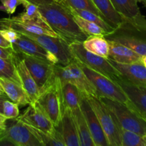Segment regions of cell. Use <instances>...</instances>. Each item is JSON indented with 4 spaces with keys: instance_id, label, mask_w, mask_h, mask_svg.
<instances>
[{
    "instance_id": "obj_16",
    "label": "cell",
    "mask_w": 146,
    "mask_h": 146,
    "mask_svg": "<svg viewBox=\"0 0 146 146\" xmlns=\"http://www.w3.org/2000/svg\"><path fill=\"white\" fill-rule=\"evenodd\" d=\"M13 63L15 66L17 74L19 77L21 86L28 96L30 102L31 104L35 103L39 96V88L37 86L32 76L29 71L24 60L20 57L17 52H16Z\"/></svg>"
},
{
    "instance_id": "obj_17",
    "label": "cell",
    "mask_w": 146,
    "mask_h": 146,
    "mask_svg": "<svg viewBox=\"0 0 146 146\" xmlns=\"http://www.w3.org/2000/svg\"><path fill=\"white\" fill-rule=\"evenodd\" d=\"M56 128L61 133L66 146H80L76 123L71 110L63 108L61 122Z\"/></svg>"
},
{
    "instance_id": "obj_42",
    "label": "cell",
    "mask_w": 146,
    "mask_h": 146,
    "mask_svg": "<svg viewBox=\"0 0 146 146\" xmlns=\"http://www.w3.org/2000/svg\"><path fill=\"white\" fill-rule=\"evenodd\" d=\"M141 64L146 68V55L142 56V57H141Z\"/></svg>"
},
{
    "instance_id": "obj_2",
    "label": "cell",
    "mask_w": 146,
    "mask_h": 146,
    "mask_svg": "<svg viewBox=\"0 0 146 146\" xmlns=\"http://www.w3.org/2000/svg\"><path fill=\"white\" fill-rule=\"evenodd\" d=\"M133 50L141 56L146 55V19L142 14L133 19H126L112 32L104 36Z\"/></svg>"
},
{
    "instance_id": "obj_47",
    "label": "cell",
    "mask_w": 146,
    "mask_h": 146,
    "mask_svg": "<svg viewBox=\"0 0 146 146\" xmlns=\"http://www.w3.org/2000/svg\"><path fill=\"white\" fill-rule=\"evenodd\" d=\"M2 131H4V130H0V135H1V132H2Z\"/></svg>"
},
{
    "instance_id": "obj_6",
    "label": "cell",
    "mask_w": 146,
    "mask_h": 146,
    "mask_svg": "<svg viewBox=\"0 0 146 146\" xmlns=\"http://www.w3.org/2000/svg\"><path fill=\"white\" fill-rule=\"evenodd\" d=\"M86 98L99 121L110 146H122L121 128L111 111L98 97L88 96Z\"/></svg>"
},
{
    "instance_id": "obj_14",
    "label": "cell",
    "mask_w": 146,
    "mask_h": 146,
    "mask_svg": "<svg viewBox=\"0 0 146 146\" xmlns=\"http://www.w3.org/2000/svg\"><path fill=\"white\" fill-rule=\"evenodd\" d=\"M12 48L16 52L31 56L39 59L58 64V60L53 54L37 44L36 41L19 33V38L12 43Z\"/></svg>"
},
{
    "instance_id": "obj_22",
    "label": "cell",
    "mask_w": 146,
    "mask_h": 146,
    "mask_svg": "<svg viewBox=\"0 0 146 146\" xmlns=\"http://www.w3.org/2000/svg\"><path fill=\"white\" fill-rule=\"evenodd\" d=\"M61 98L63 108L74 111L80 108L81 92L73 84L66 83L61 86Z\"/></svg>"
},
{
    "instance_id": "obj_31",
    "label": "cell",
    "mask_w": 146,
    "mask_h": 146,
    "mask_svg": "<svg viewBox=\"0 0 146 146\" xmlns=\"http://www.w3.org/2000/svg\"><path fill=\"white\" fill-rule=\"evenodd\" d=\"M65 1L66 5L69 8L72 9L86 10V11H91V12L99 16L105 20L104 16L100 12L99 10L97 9L92 0H65Z\"/></svg>"
},
{
    "instance_id": "obj_5",
    "label": "cell",
    "mask_w": 146,
    "mask_h": 146,
    "mask_svg": "<svg viewBox=\"0 0 146 146\" xmlns=\"http://www.w3.org/2000/svg\"><path fill=\"white\" fill-rule=\"evenodd\" d=\"M70 48L74 58L83 65L108 77L115 82L122 78L119 71L111 64L108 58L88 51L84 48L83 43H73L70 44Z\"/></svg>"
},
{
    "instance_id": "obj_13",
    "label": "cell",
    "mask_w": 146,
    "mask_h": 146,
    "mask_svg": "<svg viewBox=\"0 0 146 146\" xmlns=\"http://www.w3.org/2000/svg\"><path fill=\"white\" fill-rule=\"evenodd\" d=\"M14 122L2 131L1 135L12 140L19 146H44L40 140L31 132L27 125L15 118Z\"/></svg>"
},
{
    "instance_id": "obj_11",
    "label": "cell",
    "mask_w": 146,
    "mask_h": 146,
    "mask_svg": "<svg viewBox=\"0 0 146 146\" xmlns=\"http://www.w3.org/2000/svg\"><path fill=\"white\" fill-rule=\"evenodd\" d=\"M80 109L82 112L87 126L96 146H110L96 115L93 111L86 97L81 93Z\"/></svg>"
},
{
    "instance_id": "obj_43",
    "label": "cell",
    "mask_w": 146,
    "mask_h": 146,
    "mask_svg": "<svg viewBox=\"0 0 146 146\" xmlns=\"http://www.w3.org/2000/svg\"><path fill=\"white\" fill-rule=\"evenodd\" d=\"M135 1H136L137 3L139 2V3H141V4H143V5L144 6V7L146 8V0H135Z\"/></svg>"
},
{
    "instance_id": "obj_41",
    "label": "cell",
    "mask_w": 146,
    "mask_h": 146,
    "mask_svg": "<svg viewBox=\"0 0 146 146\" xmlns=\"http://www.w3.org/2000/svg\"><path fill=\"white\" fill-rule=\"evenodd\" d=\"M6 99H9L8 97L6 96H1L0 95V113L2 114L3 112V103Z\"/></svg>"
},
{
    "instance_id": "obj_19",
    "label": "cell",
    "mask_w": 146,
    "mask_h": 146,
    "mask_svg": "<svg viewBox=\"0 0 146 146\" xmlns=\"http://www.w3.org/2000/svg\"><path fill=\"white\" fill-rule=\"evenodd\" d=\"M108 59L123 64H141L142 56L137 54L133 50L115 41H108Z\"/></svg>"
},
{
    "instance_id": "obj_21",
    "label": "cell",
    "mask_w": 146,
    "mask_h": 146,
    "mask_svg": "<svg viewBox=\"0 0 146 146\" xmlns=\"http://www.w3.org/2000/svg\"><path fill=\"white\" fill-rule=\"evenodd\" d=\"M106 21L115 29L125 21V18L121 15L111 4L110 0H92Z\"/></svg>"
},
{
    "instance_id": "obj_30",
    "label": "cell",
    "mask_w": 146,
    "mask_h": 146,
    "mask_svg": "<svg viewBox=\"0 0 146 146\" xmlns=\"http://www.w3.org/2000/svg\"><path fill=\"white\" fill-rule=\"evenodd\" d=\"M21 5L24 7V11L17 16L19 19L24 21L39 20L43 19L41 13L38 11V5H36L27 0H21Z\"/></svg>"
},
{
    "instance_id": "obj_40",
    "label": "cell",
    "mask_w": 146,
    "mask_h": 146,
    "mask_svg": "<svg viewBox=\"0 0 146 146\" xmlns=\"http://www.w3.org/2000/svg\"><path fill=\"white\" fill-rule=\"evenodd\" d=\"M7 118L3 114L0 113V130H5L7 128Z\"/></svg>"
},
{
    "instance_id": "obj_35",
    "label": "cell",
    "mask_w": 146,
    "mask_h": 146,
    "mask_svg": "<svg viewBox=\"0 0 146 146\" xmlns=\"http://www.w3.org/2000/svg\"><path fill=\"white\" fill-rule=\"evenodd\" d=\"M0 34L4 39L7 40L11 44L14 43L19 38V33L17 32L15 30L11 29H6L1 30Z\"/></svg>"
},
{
    "instance_id": "obj_27",
    "label": "cell",
    "mask_w": 146,
    "mask_h": 146,
    "mask_svg": "<svg viewBox=\"0 0 146 146\" xmlns=\"http://www.w3.org/2000/svg\"><path fill=\"white\" fill-rule=\"evenodd\" d=\"M72 14L74 21H76L77 25L81 29V31L88 36H106L108 34L107 31H106L104 29H102L95 23L84 19L76 14Z\"/></svg>"
},
{
    "instance_id": "obj_45",
    "label": "cell",
    "mask_w": 146,
    "mask_h": 146,
    "mask_svg": "<svg viewBox=\"0 0 146 146\" xmlns=\"http://www.w3.org/2000/svg\"><path fill=\"white\" fill-rule=\"evenodd\" d=\"M54 1H56V2H58V3H60V4H64V5H66L65 0H54Z\"/></svg>"
},
{
    "instance_id": "obj_44",
    "label": "cell",
    "mask_w": 146,
    "mask_h": 146,
    "mask_svg": "<svg viewBox=\"0 0 146 146\" xmlns=\"http://www.w3.org/2000/svg\"><path fill=\"white\" fill-rule=\"evenodd\" d=\"M0 95H1V96H6L5 93H4V89H3V88H2V86H1V84H0Z\"/></svg>"
},
{
    "instance_id": "obj_9",
    "label": "cell",
    "mask_w": 146,
    "mask_h": 146,
    "mask_svg": "<svg viewBox=\"0 0 146 146\" xmlns=\"http://www.w3.org/2000/svg\"><path fill=\"white\" fill-rule=\"evenodd\" d=\"M22 34L36 41L46 51L53 54L58 60V65L65 66L75 59L69 44L60 37L48 35Z\"/></svg>"
},
{
    "instance_id": "obj_26",
    "label": "cell",
    "mask_w": 146,
    "mask_h": 146,
    "mask_svg": "<svg viewBox=\"0 0 146 146\" xmlns=\"http://www.w3.org/2000/svg\"><path fill=\"white\" fill-rule=\"evenodd\" d=\"M27 127L40 140L44 146H66L62 135L56 128L51 133H46L29 125Z\"/></svg>"
},
{
    "instance_id": "obj_46",
    "label": "cell",
    "mask_w": 146,
    "mask_h": 146,
    "mask_svg": "<svg viewBox=\"0 0 146 146\" xmlns=\"http://www.w3.org/2000/svg\"><path fill=\"white\" fill-rule=\"evenodd\" d=\"M143 118H144V119H145V121H146V115H143Z\"/></svg>"
},
{
    "instance_id": "obj_48",
    "label": "cell",
    "mask_w": 146,
    "mask_h": 146,
    "mask_svg": "<svg viewBox=\"0 0 146 146\" xmlns=\"http://www.w3.org/2000/svg\"><path fill=\"white\" fill-rule=\"evenodd\" d=\"M145 138H146V135H145Z\"/></svg>"
},
{
    "instance_id": "obj_4",
    "label": "cell",
    "mask_w": 146,
    "mask_h": 146,
    "mask_svg": "<svg viewBox=\"0 0 146 146\" xmlns=\"http://www.w3.org/2000/svg\"><path fill=\"white\" fill-rule=\"evenodd\" d=\"M54 77L61 86L66 83H70L75 86L85 96L98 97L94 85L87 78L76 59L65 66L55 64Z\"/></svg>"
},
{
    "instance_id": "obj_36",
    "label": "cell",
    "mask_w": 146,
    "mask_h": 146,
    "mask_svg": "<svg viewBox=\"0 0 146 146\" xmlns=\"http://www.w3.org/2000/svg\"><path fill=\"white\" fill-rule=\"evenodd\" d=\"M15 54L16 51L13 48H4L0 46V58L13 62Z\"/></svg>"
},
{
    "instance_id": "obj_29",
    "label": "cell",
    "mask_w": 146,
    "mask_h": 146,
    "mask_svg": "<svg viewBox=\"0 0 146 146\" xmlns=\"http://www.w3.org/2000/svg\"><path fill=\"white\" fill-rule=\"evenodd\" d=\"M0 78H7L21 86L14 63L1 58H0Z\"/></svg>"
},
{
    "instance_id": "obj_1",
    "label": "cell",
    "mask_w": 146,
    "mask_h": 146,
    "mask_svg": "<svg viewBox=\"0 0 146 146\" xmlns=\"http://www.w3.org/2000/svg\"><path fill=\"white\" fill-rule=\"evenodd\" d=\"M38 8L50 28L69 45L73 43H83L87 38L88 36L77 25L67 6L54 1L38 5Z\"/></svg>"
},
{
    "instance_id": "obj_39",
    "label": "cell",
    "mask_w": 146,
    "mask_h": 146,
    "mask_svg": "<svg viewBox=\"0 0 146 146\" xmlns=\"http://www.w3.org/2000/svg\"><path fill=\"white\" fill-rule=\"evenodd\" d=\"M0 46L4 47V48H12V44L4 39L1 34H0Z\"/></svg>"
},
{
    "instance_id": "obj_12",
    "label": "cell",
    "mask_w": 146,
    "mask_h": 146,
    "mask_svg": "<svg viewBox=\"0 0 146 146\" xmlns=\"http://www.w3.org/2000/svg\"><path fill=\"white\" fill-rule=\"evenodd\" d=\"M16 119L46 133H51L56 129L52 122L36 103L29 104L24 113Z\"/></svg>"
},
{
    "instance_id": "obj_10",
    "label": "cell",
    "mask_w": 146,
    "mask_h": 146,
    "mask_svg": "<svg viewBox=\"0 0 146 146\" xmlns=\"http://www.w3.org/2000/svg\"><path fill=\"white\" fill-rule=\"evenodd\" d=\"M18 54L24 60L29 71L32 76L37 86L39 88L40 93V91L47 86L51 81L54 74L55 64L21 53Z\"/></svg>"
},
{
    "instance_id": "obj_34",
    "label": "cell",
    "mask_w": 146,
    "mask_h": 146,
    "mask_svg": "<svg viewBox=\"0 0 146 146\" xmlns=\"http://www.w3.org/2000/svg\"><path fill=\"white\" fill-rule=\"evenodd\" d=\"M0 10L5 11L9 15L14 14L18 6L21 5V0H0Z\"/></svg>"
},
{
    "instance_id": "obj_7",
    "label": "cell",
    "mask_w": 146,
    "mask_h": 146,
    "mask_svg": "<svg viewBox=\"0 0 146 146\" xmlns=\"http://www.w3.org/2000/svg\"><path fill=\"white\" fill-rule=\"evenodd\" d=\"M78 63L87 78L94 85L98 98H106L125 104H130L126 94L116 82L88 68L78 61Z\"/></svg>"
},
{
    "instance_id": "obj_20",
    "label": "cell",
    "mask_w": 146,
    "mask_h": 146,
    "mask_svg": "<svg viewBox=\"0 0 146 146\" xmlns=\"http://www.w3.org/2000/svg\"><path fill=\"white\" fill-rule=\"evenodd\" d=\"M0 84L9 99L19 106L24 107L31 104L28 96L20 84L4 78H0Z\"/></svg>"
},
{
    "instance_id": "obj_3",
    "label": "cell",
    "mask_w": 146,
    "mask_h": 146,
    "mask_svg": "<svg viewBox=\"0 0 146 146\" xmlns=\"http://www.w3.org/2000/svg\"><path fill=\"white\" fill-rule=\"evenodd\" d=\"M115 116L122 129L131 131L141 136L146 135V121L133 108L131 102L125 104L106 98H100Z\"/></svg>"
},
{
    "instance_id": "obj_33",
    "label": "cell",
    "mask_w": 146,
    "mask_h": 146,
    "mask_svg": "<svg viewBox=\"0 0 146 146\" xmlns=\"http://www.w3.org/2000/svg\"><path fill=\"white\" fill-rule=\"evenodd\" d=\"M2 114L7 119H15L19 113V106L9 99H6L3 103Z\"/></svg>"
},
{
    "instance_id": "obj_28",
    "label": "cell",
    "mask_w": 146,
    "mask_h": 146,
    "mask_svg": "<svg viewBox=\"0 0 146 146\" xmlns=\"http://www.w3.org/2000/svg\"><path fill=\"white\" fill-rule=\"evenodd\" d=\"M69 8V7H68ZM70 11H71L72 14H76V15L79 16L81 18L84 19L86 20H88L89 21H92V22L95 23L97 25L101 27V28L104 29L106 31L108 32V34L112 32L115 29L113 27H111L108 22L105 21L103 18H101L99 16L96 15V14H94V13L91 12V11H86V10H79V9H72L69 8Z\"/></svg>"
},
{
    "instance_id": "obj_25",
    "label": "cell",
    "mask_w": 146,
    "mask_h": 146,
    "mask_svg": "<svg viewBox=\"0 0 146 146\" xmlns=\"http://www.w3.org/2000/svg\"><path fill=\"white\" fill-rule=\"evenodd\" d=\"M115 9L126 19H133L141 14L135 0H110Z\"/></svg>"
},
{
    "instance_id": "obj_37",
    "label": "cell",
    "mask_w": 146,
    "mask_h": 146,
    "mask_svg": "<svg viewBox=\"0 0 146 146\" xmlns=\"http://www.w3.org/2000/svg\"><path fill=\"white\" fill-rule=\"evenodd\" d=\"M0 146H19L12 140L4 135H0Z\"/></svg>"
},
{
    "instance_id": "obj_8",
    "label": "cell",
    "mask_w": 146,
    "mask_h": 146,
    "mask_svg": "<svg viewBox=\"0 0 146 146\" xmlns=\"http://www.w3.org/2000/svg\"><path fill=\"white\" fill-rule=\"evenodd\" d=\"M61 88L58 82L54 81L48 88L39 93L38 99L35 102L56 128L59 125L63 113Z\"/></svg>"
},
{
    "instance_id": "obj_15",
    "label": "cell",
    "mask_w": 146,
    "mask_h": 146,
    "mask_svg": "<svg viewBox=\"0 0 146 146\" xmlns=\"http://www.w3.org/2000/svg\"><path fill=\"white\" fill-rule=\"evenodd\" d=\"M116 83L121 87L131 105L141 116L146 115V87L132 84L123 77Z\"/></svg>"
},
{
    "instance_id": "obj_23",
    "label": "cell",
    "mask_w": 146,
    "mask_h": 146,
    "mask_svg": "<svg viewBox=\"0 0 146 146\" xmlns=\"http://www.w3.org/2000/svg\"><path fill=\"white\" fill-rule=\"evenodd\" d=\"M83 46L92 54L108 58L109 43L104 36H89L83 42Z\"/></svg>"
},
{
    "instance_id": "obj_18",
    "label": "cell",
    "mask_w": 146,
    "mask_h": 146,
    "mask_svg": "<svg viewBox=\"0 0 146 146\" xmlns=\"http://www.w3.org/2000/svg\"><path fill=\"white\" fill-rule=\"evenodd\" d=\"M108 60L123 78L135 85L146 87V68L142 64H123Z\"/></svg>"
},
{
    "instance_id": "obj_38",
    "label": "cell",
    "mask_w": 146,
    "mask_h": 146,
    "mask_svg": "<svg viewBox=\"0 0 146 146\" xmlns=\"http://www.w3.org/2000/svg\"><path fill=\"white\" fill-rule=\"evenodd\" d=\"M27 1H29V2L33 3V4H36V5H41V4H50V3L54 2V0H27Z\"/></svg>"
},
{
    "instance_id": "obj_24",
    "label": "cell",
    "mask_w": 146,
    "mask_h": 146,
    "mask_svg": "<svg viewBox=\"0 0 146 146\" xmlns=\"http://www.w3.org/2000/svg\"><path fill=\"white\" fill-rule=\"evenodd\" d=\"M72 112L76 123L80 146H96L90 133L85 118L80 108Z\"/></svg>"
},
{
    "instance_id": "obj_32",
    "label": "cell",
    "mask_w": 146,
    "mask_h": 146,
    "mask_svg": "<svg viewBox=\"0 0 146 146\" xmlns=\"http://www.w3.org/2000/svg\"><path fill=\"white\" fill-rule=\"evenodd\" d=\"M122 146H146V138L131 131L121 129Z\"/></svg>"
}]
</instances>
